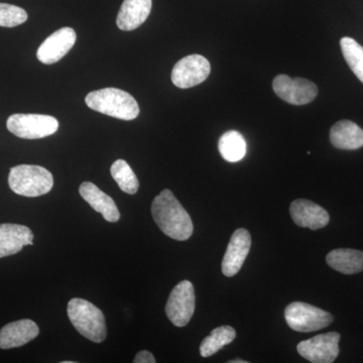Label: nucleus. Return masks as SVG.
I'll return each instance as SVG.
<instances>
[{
    "instance_id": "f257e3e1",
    "label": "nucleus",
    "mask_w": 363,
    "mask_h": 363,
    "mask_svg": "<svg viewBox=\"0 0 363 363\" xmlns=\"http://www.w3.org/2000/svg\"><path fill=\"white\" fill-rule=\"evenodd\" d=\"M152 214L157 225L169 238L184 241L192 235L194 230L192 219L169 189L155 198Z\"/></svg>"
},
{
    "instance_id": "f03ea898",
    "label": "nucleus",
    "mask_w": 363,
    "mask_h": 363,
    "mask_svg": "<svg viewBox=\"0 0 363 363\" xmlns=\"http://www.w3.org/2000/svg\"><path fill=\"white\" fill-rule=\"evenodd\" d=\"M85 102L92 111L123 121H133L140 114V107L133 95L116 88L92 91L86 96Z\"/></svg>"
},
{
    "instance_id": "7ed1b4c3",
    "label": "nucleus",
    "mask_w": 363,
    "mask_h": 363,
    "mask_svg": "<svg viewBox=\"0 0 363 363\" xmlns=\"http://www.w3.org/2000/svg\"><path fill=\"white\" fill-rule=\"evenodd\" d=\"M68 317L76 330L95 343H101L107 335L104 313L84 298H72L68 303Z\"/></svg>"
},
{
    "instance_id": "20e7f679",
    "label": "nucleus",
    "mask_w": 363,
    "mask_h": 363,
    "mask_svg": "<svg viewBox=\"0 0 363 363\" xmlns=\"http://www.w3.org/2000/svg\"><path fill=\"white\" fill-rule=\"evenodd\" d=\"M9 185L16 194L35 198L48 194L54 186L51 172L35 164H20L11 169Z\"/></svg>"
},
{
    "instance_id": "39448f33",
    "label": "nucleus",
    "mask_w": 363,
    "mask_h": 363,
    "mask_svg": "<svg viewBox=\"0 0 363 363\" xmlns=\"http://www.w3.org/2000/svg\"><path fill=\"white\" fill-rule=\"evenodd\" d=\"M7 130L18 138L39 140L54 135L59 128L55 117L44 114H13L6 121Z\"/></svg>"
},
{
    "instance_id": "423d86ee",
    "label": "nucleus",
    "mask_w": 363,
    "mask_h": 363,
    "mask_svg": "<svg viewBox=\"0 0 363 363\" xmlns=\"http://www.w3.org/2000/svg\"><path fill=\"white\" fill-rule=\"evenodd\" d=\"M286 323L297 332H314L326 328L334 321L330 313L307 303H291L285 310Z\"/></svg>"
},
{
    "instance_id": "0eeeda50",
    "label": "nucleus",
    "mask_w": 363,
    "mask_h": 363,
    "mask_svg": "<svg viewBox=\"0 0 363 363\" xmlns=\"http://www.w3.org/2000/svg\"><path fill=\"white\" fill-rule=\"evenodd\" d=\"M195 312L194 286L190 281H182L173 289L166 305V314L177 327L186 326Z\"/></svg>"
},
{
    "instance_id": "6e6552de",
    "label": "nucleus",
    "mask_w": 363,
    "mask_h": 363,
    "mask_svg": "<svg viewBox=\"0 0 363 363\" xmlns=\"http://www.w3.org/2000/svg\"><path fill=\"white\" fill-rule=\"evenodd\" d=\"M340 334L328 332L320 334L298 344L297 350L301 357L312 363H332L339 355Z\"/></svg>"
},
{
    "instance_id": "1a4fd4ad",
    "label": "nucleus",
    "mask_w": 363,
    "mask_h": 363,
    "mask_svg": "<svg viewBox=\"0 0 363 363\" xmlns=\"http://www.w3.org/2000/svg\"><path fill=\"white\" fill-rule=\"evenodd\" d=\"M211 72L209 61L200 55H190L181 59L172 71V82L181 89L201 84Z\"/></svg>"
},
{
    "instance_id": "9d476101",
    "label": "nucleus",
    "mask_w": 363,
    "mask_h": 363,
    "mask_svg": "<svg viewBox=\"0 0 363 363\" xmlns=\"http://www.w3.org/2000/svg\"><path fill=\"white\" fill-rule=\"evenodd\" d=\"M274 92L284 101L293 105L311 104L317 97L318 88L307 79L291 78L286 75H279L272 83Z\"/></svg>"
},
{
    "instance_id": "9b49d317",
    "label": "nucleus",
    "mask_w": 363,
    "mask_h": 363,
    "mask_svg": "<svg viewBox=\"0 0 363 363\" xmlns=\"http://www.w3.org/2000/svg\"><path fill=\"white\" fill-rule=\"evenodd\" d=\"M77 35L72 28H60L40 45L37 57L45 65H52L68 54L75 45Z\"/></svg>"
},
{
    "instance_id": "f8f14e48",
    "label": "nucleus",
    "mask_w": 363,
    "mask_h": 363,
    "mask_svg": "<svg viewBox=\"0 0 363 363\" xmlns=\"http://www.w3.org/2000/svg\"><path fill=\"white\" fill-rule=\"evenodd\" d=\"M252 247V238L247 229L240 228L234 231L222 260V272L231 278L240 271Z\"/></svg>"
},
{
    "instance_id": "ddd939ff",
    "label": "nucleus",
    "mask_w": 363,
    "mask_h": 363,
    "mask_svg": "<svg viewBox=\"0 0 363 363\" xmlns=\"http://www.w3.org/2000/svg\"><path fill=\"white\" fill-rule=\"evenodd\" d=\"M291 217L298 226L312 230L323 228L330 216L323 207L306 199L295 200L290 206Z\"/></svg>"
},
{
    "instance_id": "4468645a",
    "label": "nucleus",
    "mask_w": 363,
    "mask_h": 363,
    "mask_svg": "<svg viewBox=\"0 0 363 363\" xmlns=\"http://www.w3.org/2000/svg\"><path fill=\"white\" fill-rule=\"evenodd\" d=\"M39 333V327L32 320L23 319L11 322L0 330V348L11 350L26 345L37 337Z\"/></svg>"
},
{
    "instance_id": "2eb2a0df",
    "label": "nucleus",
    "mask_w": 363,
    "mask_h": 363,
    "mask_svg": "<svg viewBox=\"0 0 363 363\" xmlns=\"http://www.w3.org/2000/svg\"><path fill=\"white\" fill-rule=\"evenodd\" d=\"M33 234L21 224H0V257L20 252L26 245H33Z\"/></svg>"
},
{
    "instance_id": "dca6fc26",
    "label": "nucleus",
    "mask_w": 363,
    "mask_h": 363,
    "mask_svg": "<svg viewBox=\"0 0 363 363\" xmlns=\"http://www.w3.org/2000/svg\"><path fill=\"white\" fill-rule=\"evenodd\" d=\"M79 193L88 204L96 212H99L108 222H117L121 218L116 202L104 191L100 190L91 182H84L79 188Z\"/></svg>"
},
{
    "instance_id": "f3484780",
    "label": "nucleus",
    "mask_w": 363,
    "mask_h": 363,
    "mask_svg": "<svg viewBox=\"0 0 363 363\" xmlns=\"http://www.w3.org/2000/svg\"><path fill=\"white\" fill-rule=\"evenodd\" d=\"M152 6V0H124L117 14V26L125 32L140 28L149 18Z\"/></svg>"
},
{
    "instance_id": "a211bd4d",
    "label": "nucleus",
    "mask_w": 363,
    "mask_h": 363,
    "mask_svg": "<svg viewBox=\"0 0 363 363\" xmlns=\"http://www.w3.org/2000/svg\"><path fill=\"white\" fill-rule=\"evenodd\" d=\"M332 145L339 150H354L363 147V130L350 121H340L332 126Z\"/></svg>"
},
{
    "instance_id": "6ab92c4d",
    "label": "nucleus",
    "mask_w": 363,
    "mask_h": 363,
    "mask_svg": "<svg viewBox=\"0 0 363 363\" xmlns=\"http://www.w3.org/2000/svg\"><path fill=\"white\" fill-rule=\"evenodd\" d=\"M326 262L331 269L341 274H358L363 271V252L351 248H338L327 255Z\"/></svg>"
},
{
    "instance_id": "aec40b11",
    "label": "nucleus",
    "mask_w": 363,
    "mask_h": 363,
    "mask_svg": "<svg viewBox=\"0 0 363 363\" xmlns=\"http://www.w3.org/2000/svg\"><path fill=\"white\" fill-rule=\"evenodd\" d=\"M218 149L225 161L240 162L247 154V143L238 131L229 130L226 131L219 140Z\"/></svg>"
},
{
    "instance_id": "412c9836",
    "label": "nucleus",
    "mask_w": 363,
    "mask_h": 363,
    "mask_svg": "<svg viewBox=\"0 0 363 363\" xmlns=\"http://www.w3.org/2000/svg\"><path fill=\"white\" fill-rule=\"evenodd\" d=\"M236 337V332L231 326H221L215 328L200 345V354L202 357H209L218 352L225 345L233 342Z\"/></svg>"
},
{
    "instance_id": "4be33fe9",
    "label": "nucleus",
    "mask_w": 363,
    "mask_h": 363,
    "mask_svg": "<svg viewBox=\"0 0 363 363\" xmlns=\"http://www.w3.org/2000/svg\"><path fill=\"white\" fill-rule=\"evenodd\" d=\"M111 173L112 178L116 180L117 185L124 193L133 195L138 192L140 183L135 172L124 160H117L114 162L111 168Z\"/></svg>"
},
{
    "instance_id": "5701e85b",
    "label": "nucleus",
    "mask_w": 363,
    "mask_h": 363,
    "mask_svg": "<svg viewBox=\"0 0 363 363\" xmlns=\"http://www.w3.org/2000/svg\"><path fill=\"white\" fill-rule=\"evenodd\" d=\"M344 59L354 75L363 83V47L352 38L344 37L340 40Z\"/></svg>"
},
{
    "instance_id": "b1692460",
    "label": "nucleus",
    "mask_w": 363,
    "mask_h": 363,
    "mask_svg": "<svg viewBox=\"0 0 363 363\" xmlns=\"http://www.w3.org/2000/svg\"><path fill=\"white\" fill-rule=\"evenodd\" d=\"M28 21V13L21 7L9 4H0V26L14 28Z\"/></svg>"
},
{
    "instance_id": "393cba45",
    "label": "nucleus",
    "mask_w": 363,
    "mask_h": 363,
    "mask_svg": "<svg viewBox=\"0 0 363 363\" xmlns=\"http://www.w3.org/2000/svg\"><path fill=\"white\" fill-rule=\"evenodd\" d=\"M133 362L135 363H155L156 362V359H155L154 355L147 350H143L140 352H138V354L135 355V359H133Z\"/></svg>"
},
{
    "instance_id": "a878e982",
    "label": "nucleus",
    "mask_w": 363,
    "mask_h": 363,
    "mask_svg": "<svg viewBox=\"0 0 363 363\" xmlns=\"http://www.w3.org/2000/svg\"><path fill=\"white\" fill-rule=\"evenodd\" d=\"M229 363H247V362H245V360H242V359H234V360H230V362H229Z\"/></svg>"
}]
</instances>
